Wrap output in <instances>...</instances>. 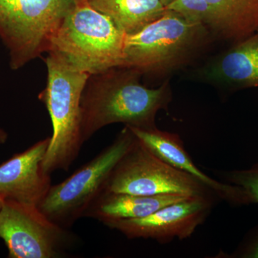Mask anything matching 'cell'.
Here are the masks:
<instances>
[{
    "instance_id": "cell-1",
    "label": "cell",
    "mask_w": 258,
    "mask_h": 258,
    "mask_svg": "<svg viewBox=\"0 0 258 258\" xmlns=\"http://www.w3.org/2000/svg\"><path fill=\"white\" fill-rule=\"evenodd\" d=\"M142 74L128 68H114L91 75L81 99L83 144L113 123L134 128H156V117L172 99L169 82L158 88L141 83Z\"/></svg>"
},
{
    "instance_id": "cell-2",
    "label": "cell",
    "mask_w": 258,
    "mask_h": 258,
    "mask_svg": "<svg viewBox=\"0 0 258 258\" xmlns=\"http://www.w3.org/2000/svg\"><path fill=\"white\" fill-rule=\"evenodd\" d=\"M47 53V84L38 98L46 106L52 125L42 163L44 171L51 175L54 171H69L81 152V99L91 75L71 67L55 52Z\"/></svg>"
},
{
    "instance_id": "cell-3",
    "label": "cell",
    "mask_w": 258,
    "mask_h": 258,
    "mask_svg": "<svg viewBox=\"0 0 258 258\" xmlns=\"http://www.w3.org/2000/svg\"><path fill=\"white\" fill-rule=\"evenodd\" d=\"M124 37L111 18L88 0H77L51 39L48 52L81 72L100 74L121 67Z\"/></svg>"
},
{
    "instance_id": "cell-4",
    "label": "cell",
    "mask_w": 258,
    "mask_h": 258,
    "mask_svg": "<svg viewBox=\"0 0 258 258\" xmlns=\"http://www.w3.org/2000/svg\"><path fill=\"white\" fill-rule=\"evenodd\" d=\"M209 32L201 24L166 10L139 32L125 34L120 68L136 70L142 76L169 72L189 61Z\"/></svg>"
},
{
    "instance_id": "cell-5",
    "label": "cell",
    "mask_w": 258,
    "mask_h": 258,
    "mask_svg": "<svg viewBox=\"0 0 258 258\" xmlns=\"http://www.w3.org/2000/svg\"><path fill=\"white\" fill-rule=\"evenodd\" d=\"M77 0H0V40L18 71L47 52L51 39Z\"/></svg>"
},
{
    "instance_id": "cell-6",
    "label": "cell",
    "mask_w": 258,
    "mask_h": 258,
    "mask_svg": "<svg viewBox=\"0 0 258 258\" xmlns=\"http://www.w3.org/2000/svg\"><path fill=\"white\" fill-rule=\"evenodd\" d=\"M137 137L127 125L92 160L62 182L52 185L38 208L51 221L67 229L84 216L104 190L113 168L133 146Z\"/></svg>"
},
{
    "instance_id": "cell-7",
    "label": "cell",
    "mask_w": 258,
    "mask_h": 258,
    "mask_svg": "<svg viewBox=\"0 0 258 258\" xmlns=\"http://www.w3.org/2000/svg\"><path fill=\"white\" fill-rule=\"evenodd\" d=\"M103 191L146 196L167 194L215 196L192 176L156 156L137 137L113 168Z\"/></svg>"
},
{
    "instance_id": "cell-8",
    "label": "cell",
    "mask_w": 258,
    "mask_h": 258,
    "mask_svg": "<svg viewBox=\"0 0 258 258\" xmlns=\"http://www.w3.org/2000/svg\"><path fill=\"white\" fill-rule=\"evenodd\" d=\"M0 239L10 258L57 257L69 243L66 228L51 221L37 207L4 200Z\"/></svg>"
},
{
    "instance_id": "cell-9",
    "label": "cell",
    "mask_w": 258,
    "mask_h": 258,
    "mask_svg": "<svg viewBox=\"0 0 258 258\" xmlns=\"http://www.w3.org/2000/svg\"><path fill=\"white\" fill-rule=\"evenodd\" d=\"M213 197L194 196L171 204L141 218L103 224L123 234L128 239H152L167 243L177 238L184 240L193 235L211 212Z\"/></svg>"
},
{
    "instance_id": "cell-10",
    "label": "cell",
    "mask_w": 258,
    "mask_h": 258,
    "mask_svg": "<svg viewBox=\"0 0 258 258\" xmlns=\"http://www.w3.org/2000/svg\"><path fill=\"white\" fill-rule=\"evenodd\" d=\"M50 142V137L39 141L0 164L3 200L38 208L52 186L51 175L42 166Z\"/></svg>"
},
{
    "instance_id": "cell-11",
    "label": "cell",
    "mask_w": 258,
    "mask_h": 258,
    "mask_svg": "<svg viewBox=\"0 0 258 258\" xmlns=\"http://www.w3.org/2000/svg\"><path fill=\"white\" fill-rule=\"evenodd\" d=\"M128 127L137 139L156 156L178 170L192 176L217 198L235 206L254 204L253 199L243 188L220 182L199 169L185 150L182 141L177 134L163 132L157 127L151 129Z\"/></svg>"
},
{
    "instance_id": "cell-12",
    "label": "cell",
    "mask_w": 258,
    "mask_h": 258,
    "mask_svg": "<svg viewBox=\"0 0 258 258\" xmlns=\"http://www.w3.org/2000/svg\"><path fill=\"white\" fill-rule=\"evenodd\" d=\"M191 197L194 196L180 194L146 196L103 191L90 205L83 217L96 219L103 224L141 218Z\"/></svg>"
},
{
    "instance_id": "cell-13",
    "label": "cell",
    "mask_w": 258,
    "mask_h": 258,
    "mask_svg": "<svg viewBox=\"0 0 258 258\" xmlns=\"http://www.w3.org/2000/svg\"><path fill=\"white\" fill-rule=\"evenodd\" d=\"M204 72L209 79L237 89L258 87V31L234 43Z\"/></svg>"
},
{
    "instance_id": "cell-14",
    "label": "cell",
    "mask_w": 258,
    "mask_h": 258,
    "mask_svg": "<svg viewBox=\"0 0 258 258\" xmlns=\"http://www.w3.org/2000/svg\"><path fill=\"white\" fill-rule=\"evenodd\" d=\"M212 32L225 40L240 41L258 31V0H207Z\"/></svg>"
},
{
    "instance_id": "cell-15",
    "label": "cell",
    "mask_w": 258,
    "mask_h": 258,
    "mask_svg": "<svg viewBox=\"0 0 258 258\" xmlns=\"http://www.w3.org/2000/svg\"><path fill=\"white\" fill-rule=\"evenodd\" d=\"M125 34L139 32L166 11L161 0H88Z\"/></svg>"
},
{
    "instance_id": "cell-16",
    "label": "cell",
    "mask_w": 258,
    "mask_h": 258,
    "mask_svg": "<svg viewBox=\"0 0 258 258\" xmlns=\"http://www.w3.org/2000/svg\"><path fill=\"white\" fill-rule=\"evenodd\" d=\"M166 9L179 13L189 21L201 24L212 32L211 8L207 0H172Z\"/></svg>"
},
{
    "instance_id": "cell-17",
    "label": "cell",
    "mask_w": 258,
    "mask_h": 258,
    "mask_svg": "<svg viewBox=\"0 0 258 258\" xmlns=\"http://www.w3.org/2000/svg\"><path fill=\"white\" fill-rule=\"evenodd\" d=\"M225 176L227 183L243 188L258 204V162L249 169L229 171Z\"/></svg>"
},
{
    "instance_id": "cell-18",
    "label": "cell",
    "mask_w": 258,
    "mask_h": 258,
    "mask_svg": "<svg viewBox=\"0 0 258 258\" xmlns=\"http://www.w3.org/2000/svg\"><path fill=\"white\" fill-rule=\"evenodd\" d=\"M228 257L258 258V225L249 231Z\"/></svg>"
},
{
    "instance_id": "cell-19",
    "label": "cell",
    "mask_w": 258,
    "mask_h": 258,
    "mask_svg": "<svg viewBox=\"0 0 258 258\" xmlns=\"http://www.w3.org/2000/svg\"><path fill=\"white\" fill-rule=\"evenodd\" d=\"M8 139V134L4 129L0 128V144L6 143Z\"/></svg>"
},
{
    "instance_id": "cell-20",
    "label": "cell",
    "mask_w": 258,
    "mask_h": 258,
    "mask_svg": "<svg viewBox=\"0 0 258 258\" xmlns=\"http://www.w3.org/2000/svg\"><path fill=\"white\" fill-rule=\"evenodd\" d=\"M162 1V3H164V5L166 6L169 3H170L172 0H161Z\"/></svg>"
},
{
    "instance_id": "cell-21",
    "label": "cell",
    "mask_w": 258,
    "mask_h": 258,
    "mask_svg": "<svg viewBox=\"0 0 258 258\" xmlns=\"http://www.w3.org/2000/svg\"><path fill=\"white\" fill-rule=\"evenodd\" d=\"M3 203H4V200L0 196V210H1L2 208H3Z\"/></svg>"
}]
</instances>
